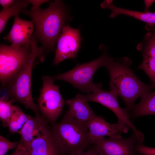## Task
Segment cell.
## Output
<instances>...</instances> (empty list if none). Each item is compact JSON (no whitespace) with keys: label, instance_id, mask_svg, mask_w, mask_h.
<instances>
[{"label":"cell","instance_id":"6da1fadb","mask_svg":"<svg viewBox=\"0 0 155 155\" xmlns=\"http://www.w3.org/2000/svg\"><path fill=\"white\" fill-rule=\"evenodd\" d=\"M131 63L127 57L115 59L110 57L104 67L110 75V91L122 99L128 114L138 98L155 88L152 85L144 84L136 76L130 67Z\"/></svg>","mask_w":155,"mask_h":155},{"label":"cell","instance_id":"7a4b0ae2","mask_svg":"<svg viewBox=\"0 0 155 155\" xmlns=\"http://www.w3.org/2000/svg\"><path fill=\"white\" fill-rule=\"evenodd\" d=\"M51 125L49 135L55 155H78L93 145L88 124L77 120L68 111L60 122Z\"/></svg>","mask_w":155,"mask_h":155},{"label":"cell","instance_id":"3957f363","mask_svg":"<svg viewBox=\"0 0 155 155\" xmlns=\"http://www.w3.org/2000/svg\"><path fill=\"white\" fill-rule=\"evenodd\" d=\"M22 11L32 19L35 36L42 44L44 49L53 50L68 19L67 11L62 1L51 2L47 8L43 10L40 8Z\"/></svg>","mask_w":155,"mask_h":155},{"label":"cell","instance_id":"277c9868","mask_svg":"<svg viewBox=\"0 0 155 155\" xmlns=\"http://www.w3.org/2000/svg\"><path fill=\"white\" fill-rule=\"evenodd\" d=\"M30 44L31 51L27 62L5 88L7 98L5 100L11 103L16 102L21 103L26 108L31 109L35 115H38L40 114L39 110L32 97V73L36 59L42 55L44 49L42 47L38 46L37 40L34 36L31 37Z\"/></svg>","mask_w":155,"mask_h":155},{"label":"cell","instance_id":"5b68a950","mask_svg":"<svg viewBox=\"0 0 155 155\" xmlns=\"http://www.w3.org/2000/svg\"><path fill=\"white\" fill-rule=\"evenodd\" d=\"M110 56L107 50L98 58L90 62L78 64L71 70L65 73L53 76L55 80H60L69 83L75 87L88 94L100 88V83L94 84L93 76L97 69L104 67Z\"/></svg>","mask_w":155,"mask_h":155},{"label":"cell","instance_id":"8992f818","mask_svg":"<svg viewBox=\"0 0 155 155\" xmlns=\"http://www.w3.org/2000/svg\"><path fill=\"white\" fill-rule=\"evenodd\" d=\"M31 51V45L14 47L0 46V80L5 88L27 62Z\"/></svg>","mask_w":155,"mask_h":155},{"label":"cell","instance_id":"52a82bcc","mask_svg":"<svg viewBox=\"0 0 155 155\" xmlns=\"http://www.w3.org/2000/svg\"><path fill=\"white\" fill-rule=\"evenodd\" d=\"M42 78L37 106L42 116L52 125L61 114L65 102L52 76L44 75Z\"/></svg>","mask_w":155,"mask_h":155},{"label":"cell","instance_id":"ba28073f","mask_svg":"<svg viewBox=\"0 0 155 155\" xmlns=\"http://www.w3.org/2000/svg\"><path fill=\"white\" fill-rule=\"evenodd\" d=\"M88 101H92L99 103L112 111L116 115L118 120L117 123L126 125L131 128L136 135L138 141L143 143L144 135L139 131L131 121L128 113L125 109L120 106L117 97L110 91H107L98 89L92 93L83 95Z\"/></svg>","mask_w":155,"mask_h":155},{"label":"cell","instance_id":"9c48e42d","mask_svg":"<svg viewBox=\"0 0 155 155\" xmlns=\"http://www.w3.org/2000/svg\"><path fill=\"white\" fill-rule=\"evenodd\" d=\"M82 40L79 29L66 25L57 42L53 64L58 65L65 60L75 58L80 49Z\"/></svg>","mask_w":155,"mask_h":155},{"label":"cell","instance_id":"30bf717a","mask_svg":"<svg viewBox=\"0 0 155 155\" xmlns=\"http://www.w3.org/2000/svg\"><path fill=\"white\" fill-rule=\"evenodd\" d=\"M138 141L133 131L128 138H101L94 141L93 144L100 155H138L135 146Z\"/></svg>","mask_w":155,"mask_h":155},{"label":"cell","instance_id":"8fae6325","mask_svg":"<svg viewBox=\"0 0 155 155\" xmlns=\"http://www.w3.org/2000/svg\"><path fill=\"white\" fill-rule=\"evenodd\" d=\"M88 126L89 137L93 144L97 140L105 136L122 138V134L127 133L130 128L117 123H109L102 117L96 115L88 123Z\"/></svg>","mask_w":155,"mask_h":155},{"label":"cell","instance_id":"7c38bea8","mask_svg":"<svg viewBox=\"0 0 155 155\" xmlns=\"http://www.w3.org/2000/svg\"><path fill=\"white\" fill-rule=\"evenodd\" d=\"M15 17L10 31L3 39L9 41L11 43L10 45L14 47L30 45L34 28L32 21L22 19L18 14Z\"/></svg>","mask_w":155,"mask_h":155},{"label":"cell","instance_id":"4fadbf2b","mask_svg":"<svg viewBox=\"0 0 155 155\" xmlns=\"http://www.w3.org/2000/svg\"><path fill=\"white\" fill-rule=\"evenodd\" d=\"M46 120L40 114L29 118L22 127L17 132L21 136L19 141L24 144L30 143L33 140L49 131L50 127Z\"/></svg>","mask_w":155,"mask_h":155},{"label":"cell","instance_id":"5bb4252c","mask_svg":"<svg viewBox=\"0 0 155 155\" xmlns=\"http://www.w3.org/2000/svg\"><path fill=\"white\" fill-rule=\"evenodd\" d=\"M142 48L143 59L138 68L148 76L155 88V31L147 34Z\"/></svg>","mask_w":155,"mask_h":155},{"label":"cell","instance_id":"9a60e30c","mask_svg":"<svg viewBox=\"0 0 155 155\" xmlns=\"http://www.w3.org/2000/svg\"><path fill=\"white\" fill-rule=\"evenodd\" d=\"M88 102L83 95L79 93L65 102L69 106L68 111L71 115L79 121L88 125L95 115Z\"/></svg>","mask_w":155,"mask_h":155},{"label":"cell","instance_id":"2e32d148","mask_svg":"<svg viewBox=\"0 0 155 155\" xmlns=\"http://www.w3.org/2000/svg\"><path fill=\"white\" fill-rule=\"evenodd\" d=\"M113 2L112 0H105L100 5L103 9L108 8L111 10V18H115L120 14L127 16L145 22L147 30L154 29L155 12H142L121 8L114 5Z\"/></svg>","mask_w":155,"mask_h":155},{"label":"cell","instance_id":"e0dca14e","mask_svg":"<svg viewBox=\"0 0 155 155\" xmlns=\"http://www.w3.org/2000/svg\"><path fill=\"white\" fill-rule=\"evenodd\" d=\"M129 115L133 119L145 115H155V90L144 94L140 102L134 105Z\"/></svg>","mask_w":155,"mask_h":155},{"label":"cell","instance_id":"ac0fdd59","mask_svg":"<svg viewBox=\"0 0 155 155\" xmlns=\"http://www.w3.org/2000/svg\"><path fill=\"white\" fill-rule=\"evenodd\" d=\"M49 132L26 144L28 146L30 155H55L49 135Z\"/></svg>","mask_w":155,"mask_h":155},{"label":"cell","instance_id":"d6986e66","mask_svg":"<svg viewBox=\"0 0 155 155\" xmlns=\"http://www.w3.org/2000/svg\"><path fill=\"white\" fill-rule=\"evenodd\" d=\"M30 3L29 0H14L8 7L3 9L0 12V33L3 31L6 24L11 17L15 16L19 12L24 10Z\"/></svg>","mask_w":155,"mask_h":155},{"label":"cell","instance_id":"ffe728a7","mask_svg":"<svg viewBox=\"0 0 155 155\" xmlns=\"http://www.w3.org/2000/svg\"><path fill=\"white\" fill-rule=\"evenodd\" d=\"M30 116L25 114L18 106H14L8 124L10 132L11 134L17 132L27 121Z\"/></svg>","mask_w":155,"mask_h":155},{"label":"cell","instance_id":"44dd1931","mask_svg":"<svg viewBox=\"0 0 155 155\" xmlns=\"http://www.w3.org/2000/svg\"><path fill=\"white\" fill-rule=\"evenodd\" d=\"M14 106L1 97L0 99V118L4 127H8Z\"/></svg>","mask_w":155,"mask_h":155},{"label":"cell","instance_id":"7402d4cb","mask_svg":"<svg viewBox=\"0 0 155 155\" xmlns=\"http://www.w3.org/2000/svg\"><path fill=\"white\" fill-rule=\"evenodd\" d=\"M20 142H11L0 135V155H5L10 150L16 148Z\"/></svg>","mask_w":155,"mask_h":155},{"label":"cell","instance_id":"603a6c76","mask_svg":"<svg viewBox=\"0 0 155 155\" xmlns=\"http://www.w3.org/2000/svg\"><path fill=\"white\" fill-rule=\"evenodd\" d=\"M136 152L142 155H155V148H151L144 145L138 142L135 146Z\"/></svg>","mask_w":155,"mask_h":155},{"label":"cell","instance_id":"cb8c5ba5","mask_svg":"<svg viewBox=\"0 0 155 155\" xmlns=\"http://www.w3.org/2000/svg\"><path fill=\"white\" fill-rule=\"evenodd\" d=\"M9 155H30L29 148L26 145L20 143L15 150Z\"/></svg>","mask_w":155,"mask_h":155},{"label":"cell","instance_id":"d4e9b609","mask_svg":"<svg viewBox=\"0 0 155 155\" xmlns=\"http://www.w3.org/2000/svg\"><path fill=\"white\" fill-rule=\"evenodd\" d=\"M30 3L32 6L31 8V10H34L40 8V6L42 3L49 1L47 0H29Z\"/></svg>","mask_w":155,"mask_h":155},{"label":"cell","instance_id":"484cf974","mask_svg":"<svg viewBox=\"0 0 155 155\" xmlns=\"http://www.w3.org/2000/svg\"><path fill=\"white\" fill-rule=\"evenodd\" d=\"M78 155H100L93 145L90 148Z\"/></svg>","mask_w":155,"mask_h":155},{"label":"cell","instance_id":"4316f807","mask_svg":"<svg viewBox=\"0 0 155 155\" xmlns=\"http://www.w3.org/2000/svg\"><path fill=\"white\" fill-rule=\"evenodd\" d=\"M14 1L13 0H0V4L3 8V9H5L11 5Z\"/></svg>","mask_w":155,"mask_h":155},{"label":"cell","instance_id":"83f0119b","mask_svg":"<svg viewBox=\"0 0 155 155\" xmlns=\"http://www.w3.org/2000/svg\"><path fill=\"white\" fill-rule=\"evenodd\" d=\"M155 1V0H144L145 4V12H148L150 6Z\"/></svg>","mask_w":155,"mask_h":155},{"label":"cell","instance_id":"f1b7e54d","mask_svg":"<svg viewBox=\"0 0 155 155\" xmlns=\"http://www.w3.org/2000/svg\"><path fill=\"white\" fill-rule=\"evenodd\" d=\"M154 30L155 31V29H154Z\"/></svg>","mask_w":155,"mask_h":155}]
</instances>
